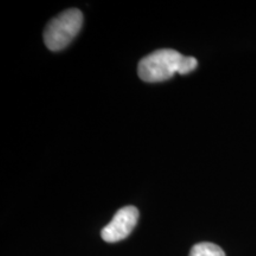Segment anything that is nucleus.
I'll return each instance as SVG.
<instances>
[{
	"label": "nucleus",
	"mask_w": 256,
	"mask_h": 256,
	"mask_svg": "<svg viewBox=\"0 0 256 256\" xmlns=\"http://www.w3.org/2000/svg\"><path fill=\"white\" fill-rule=\"evenodd\" d=\"M139 220V210L136 206H124L115 214L114 218L101 232L104 241L116 243L132 234Z\"/></svg>",
	"instance_id": "3"
},
{
	"label": "nucleus",
	"mask_w": 256,
	"mask_h": 256,
	"mask_svg": "<svg viewBox=\"0 0 256 256\" xmlns=\"http://www.w3.org/2000/svg\"><path fill=\"white\" fill-rule=\"evenodd\" d=\"M83 25V14L80 10L64 11L48 24L44 31V42L48 49L60 51L66 49L78 34Z\"/></svg>",
	"instance_id": "2"
},
{
	"label": "nucleus",
	"mask_w": 256,
	"mask_h": 256,
	"mask_svg": "<svg viewBox=\"0 0 256 256\" xmlns=\"http://www.w3.org/2000/svg\"><path fill=\"white\" fill-rule=\"evenodd\" d=\"M184 56L171 49L156 50L140 60L138 74L142 81L148 83L164 82L179 74Z\"/></svg>",
	"instance_id": "1"
},
{
	"label": "nucleus",
	"mask_w": 256,
	"mask_h": 256,
	"mask_svg": "<svg viewBox=\"0 0 256 256\" xmlns=\"http://www.w3.org/2000/svg\"><path fill=\"white\" fill-rule=\"evenodd\" d=\"M190 256H226L220 246L210 242H202L191 249Z\"/></svg>",
	"instance_id": "4"
},
{
	"label": "nucleus",
	"mask_w": 256,
	"mask_h": 256,
	"mask_svg": "<svg viewBox=\"0 0 256 256\" xmlns=\"http://www.w3.org/2000/svg\"><path fill=\"white\" fill-rule=\"evenodd\" d=\"M198 66V60L194 57H185L182 60L180 69H179V75H188L191 72H194Z\"/></svg>",
	"instance_id": "5"
}]
</instances>
